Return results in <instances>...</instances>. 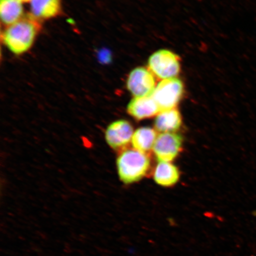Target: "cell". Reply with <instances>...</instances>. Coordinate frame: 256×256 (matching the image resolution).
Here are the masks:
<instances>
[{
    "label": "cell",
    "instance_id": "cell-1",
    "mask_svg": "<svg viewBox=\"0 0 256 256\" xmlns=\"http://www.w3.org/2000/svg\"><path fill=\"white\" fill-rule=\"evenodd\" d=\"M42 28L40 20L30 14L6 26L2 39L6 47L16 55L28 52L33 46Z\"/></svg>",
    "mask_w": 256,
    "mask_h": 256
},
{
    "label": "cell",
    "instance_id": "cell-2",
    "mask_svg": "<svg viewBox=\"0 0 256 256\" xmlns=\"http://www.w3.org/2000/svg\"><path fill=\"white\" fill-rule=\"evenodd\" d=\"M118 175L124 184L138 182L145 176L150 167V159L146 154L136 149H126L116 160Z\"/></svg>",
    "mask_w": 256,
    "mask_h": 256
},
{
    "label": "cell",
    "instance_id": "cell-3",
    "mask_svg": "<svg viewBox=\"0 0 256 256\" xmlns=\"http://www.w3.org/2000/svg\"><path fill=\"white\" fill-rule=\"evenodd\" d=\"M148 68L162 80L176 78L181 70L180 56L170 50H160L150 56Z\"/></svg>",
    "mask_w": 256,
    "mask_h": 256
},
{
    "label": "cell",
    "instance_id": "cell-4",
    "mask_svg": "<svg viewBox=\"0 0 256 256\" xmlns=\"http://www.w3.org/2000/svg\"><path fill=\"white\" fill-rule=\"evenodd\" d=\"M184 91V82L176 78L162 80L152 96L161 112L176 108L183 97Z\"/></svg>",
    "mask_w": 256,
    "mask_h": 256
},
{
    "label": "cell",
    "instance_id": "cell-5",
    "mask_svg": "<svg viewBox=\"0 0 256 256\" xmlns=\"http://www.w3.org/2000/svg\"><path fill=\"white\" fill-rule=\"evenodd\" d=\"M126 88L134 98L152 96L156 88V76L148 68L136 67L128 75Z\"/></svg>",
    "mask_w": 256,
    "mask_h": 256
},
{
    "label": "cell",
    "instance_id": "cell-6",
    "mask_svg": "<svg viewBox=\"0 0 256 256\" xmlns=\"http://www.w3.org/2000/svg\"><path fill=\"white\" fill-rule=\"evenodd\" d=\"M183 138L175 132L162 133L156 138L153 151L159 162H170L178 156Z\"/></svg>",
    "mask_w": 256,
    "mask_h": 256
},
{
    "label": "cell",
    "instance_id": "cell-7",
    "mask_svg": "<svg viewBox=\"0 0 256 256\" xmlns=\"http://www.w3.org/2000/svg\"><path fill=\"white\" fill-rule=\"evenodd\" d=\"M134 131L129 121L119 120L114 121L105 130V140L114 150L123 149L131 142Z\"/></svg>",
    "mask_w": 256,
    "mask_h": 256
},
{
    "label": "cell",
    "instance_id": "cell-8",
    "mask_svg": "<svg viewBox=\"0 0 256 256\" xmlns=\"http://www.w3.org/2000/svg\"><path fill=\"white\" fill-rule=\"evenodd\" d=\"M127 112L136 120H140L158 114L160 108L152 96L134 98L127 106Z\"/></svg>",
    "mask_w": 256,
    "mask_h": 256
},
{
    "label": "cell",
    "instance_id": "cell-9",
    "mask_svg": "<svg viewBox=\"0 0 256 256\" xmlns=\"http://www.w3.org/2000/svg\"><path fill=\"white\" fill-rule=\"evenodd\" d=\"M30 14L40 20L57 17L62 14V0H32Z\"/></svg>",
    "mask_w": 256,
    "mask_h": 256
},
{
    "label": "cell",
    "instance_id": "cell-10",
    "mask_svg": "<svg viewBox=\"0 0 256 256\" xmlns=\"http://www.w3.org/2000/svg\"><path fill=\"white\" fill-rule=\"evenodd\" d=\"M182 118L177 108L163 110L156 115L154 121L156 130L162 133L174 132L180 129Z\"/></svg>",
    "mask_w": 256,
    "mask_h": 256
},
{
    "label": "cell",
    "instance_id": "cell-11",
    "mask_svg": "<svg viewBox=\"0 0 256 256\" xmlns=\"http://www.w3.org/2000/svg\"><path fill=\"white\" fill-rule=\"evenodd\" d=\"M22 4L19 0H0V17L6 26L15 24L25 15Z\"/></svg>",
    "mask_w": 256,
    "mask_h": 256
},
{
    "label": "cell",
    "instance_id": "cell-12",
    "mask_svg": "<svg viewBox=\"0 0 256 256\" xmlns=\"http://www.w3.org/2000/svg\"><path fill=\"white\" fill-rule=\"evenodd\" d=\"M180 172L176 166L168 162H160L154 174L156 184L162 186L170 187L178 183Z\"/></svg>",
    "mask_w": 256,
    "mask_h": 256
},
{
    "label": "cell",
    "instance_id": "cell-13",
    "mask_svg": "<svg viewBox=\"0 0 256 256\" xmlns=\"http://www.w3.org/2000/svg\"><path fill=\"white\" fill-rule=\"evenodd\" d=\"M156 132L150 127H142L134 133L131 144L134 149L146 154L151 151L156 140Z\"/></svg>",
    "mask_w": 256,
    "mask_h": 256
},
{
    "label": "cell",
    "instance_id": "cell-14",
    "mask_svg": "<svg viewBox=\"0 0 256 256\" xmlns=\"http://www.w3.org/2000/svg\"><path fill=\"white\" fill-rule=\"evenodd\" d=\"M19 1H20L22 2H30L32 0H19Z\"/></svg>",
    "mask_w": 256,
    "mask_h": 256
}]
</instances>
